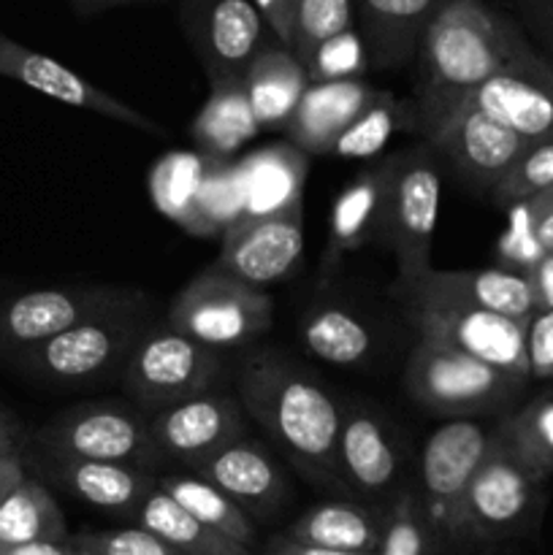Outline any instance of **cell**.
<instances>
[{"label":"cell","instance_id":"obj_4","mask_svg":"<svg viewBox=\"0 0 553 555\" xmlns=\"http://www.w3.org/2000/svg\"><path fill=\"white\" fill-rule=\"evenodd\" d=\"M524 379L453 350L417 339L404 366V388L410 399L428 415L448 421H472L477 415L513 410L526 390Z\"/></svg>","mask_w":553,"mask_h":555},{"label":"cell","instance_id":"obj_3","mask_svg":"<svg viewBox=\"0 0 553 555\" xmlns=\"http://www.w3.org/2000/svg\"><path fill=\"white\" fill-rule=\"evenodd\" d=\"M146 309L150 298L133 307L101 312L33 350L9 358L5 363L38 383L60 385V388L101 383L114 374H123L130 352L150 331Z\"/></svg>","mask_w":553,"mask_h":555},{"label":"cell","instance_id":"obj_21","mask_svg":"<svg viewBox=\"0 0 553 555\" xmlns=\"http://www.w3.org/2000/svg\"><path fill=\"white\" fill-rule=\"evenodd\" d=\"M336 475L361 496H388L399 482V444L372 406H345L336 442Z\"/></svg>","mask_w":553,"mask_h":555},{"label":"cell","instance_id":"obj_13","mask_svg":"<svg viewBox=\"0 0 553 555\" xmlns=\"http://www.w3.org/2000/svg\"><path fill=\"white\" fill-rule=\"evenodd\" d=\"M542 504V482L515 464L491 437V448L466 493V529L472 542L499 545L524 534Z\"/></svg>","mask_w":553,"mask_h":555},{"label":"cell","instance_id":"obj_39","mask_svg":"<svg viewBox=\"0 0 553 555\" xmlns=\"http://www.w3.org/2000/svg\"><path fill=\"white\" fill-rule=\"evenodd\" d=\"M352 0H298L296 22L287 49L298 63H307L318 47L352 30Z\"/></svg>","mask_w":553,"mask_h":555},{"label":"cell","instance_id":"obj_30","mask_svg":"<svg viewBox=\"0 0 553 555\" xmlns=\"http://www.w3.org/2000/svg\"><path fill=\"white\" fill-rule=\"evenodd\" d=\"M298 339L314 361L342 369L358 366L374 350V334L366 320L336 304H318L309 309L298 323Z\"/></svg>","mask_w":553,"mask_h":555},{"label":"cell","instance_id":"obj_5","mask_svg":"<svg viewBox=\"0 0 553 555\" xmlns=\"http://www.w3.org/2000/svg\"><path fill=\"white\" fill-rule=\"evenodd\" d=\"M38 453L54 459L108 461L160 475L168 464L152 439L150 417L125 401H85L57 412L36 431Z\"/></svg>","mask_w":553,"mask_h":555},{"label":"cell","instance_id":"obj_36","mask_svg":"<svg viewBox=\"0 0 553 555\" xmlns=\"http://www.w3.org/2000/svg\"><path fill=\"white\" fill-rule=\"evenodd\" d=\"M407 128H417L415 103L399 101L394 92L377 90L372 101H369V106L336 139L331 155L350 157V160L372 157L394 139V133Z\"/></svg>","mask_w":553,"mask_h":555},{"label":"cell","instance_id":"obj_9","mask_svg":"<svg viewBox=\"0 0 553 555\" xmlns=\"http://www.w3.org/2000/svg\"><path fill=\"white\" fill-rule=\"evenodd\" d=\"M144 293L119 285H65L0 298V358L20 356L101 312L133 307Z\"/></svg>","mask_w":553,"mask_h":555},{"label":"cell","instance_id":"obj_43","mask_svg":"<svg viewBox=\"0 0 553 555\" xmlns=\"http://www.w3.org/2000/svg\"><path fill=\"white\" fill-rule=\"evenodd\" d=\"M545 253L548 249L542 247L540 238H537L524 206L520 204L510 206V225L507 231L502 233L497 247L499 269L515 271V274H526V271H529Z\"/></svg>","mask_w":553,"mask_h":555},{"label":"cell","instance_id":"obj_6","mask_svg":"<svg viewBox=\"0 0 553 555\" xmlns=\"http://www.w3.org/2000/svg\"><path fill=\"white\" fill-rule=\"evenodd\" d=\"M274 320V301L260 287L206 266L171 298L166 325L211 350H233L263 336Z\"/></svg>","mask_w":553,"mask_h":555},{"label":"cell","instance_id":"obj_24","mask_svg":"<svg viewBox=\"0 0 553 555\" xmlns=\"http://www.w3.org/2000/svg\"><path fill=\"white\" fill-rule=\"evenodd\" d=\"M448 0H352L369 68H401L415 60L428 22Z\"/></svg>","mask_w":553,"mask_h":555},{"label":"cell","instance_id":"obj_29","mask_svg":"<svg viewBox=\"0 0 553 555\" xmlns=\"http://www.w3.org/2000/svg\"><path fill=\"white\" fill-rule=\"evenodd\" d=\"M385 515L356 502H320L298 515L285 534L314 547L347 553H377L383 540Z\"/></svg>","mask_w":553,"mask_h":555},{"label":"cell","instance_id":"obj_31","mask_svg":"<svg viewBox=\"0 0 553 555\" xmlns=\"http://www.w3.org/2000/svg\"><path fill=\"white\" fill-rule=\"evenodd\" d=\"M491 437L515 464L545 486L553 475V390H542L502 415Z\"/></svg>","mask_w":553,"mask_h":555},{"label":"cell","instance_id":"obj_41","mask_svg":"<svg viewBox=\"0 0 553 555\" xmlns=\"http://www.w3.org/2000/svg\"><path fill=\"white\" fill-rule=\"evenodd\" d=\"M369 68L366 49H363L361 36L356 27L342 36L331 38L323 47L312 52V57L304 63L309 85H320V81H345V79H363Z\"/></svg>","mask_w":553,"mask_h":555},{"label":"cell","instance_id":"obj_12","mask_svg":"<svg viewBox=\"0 0 553 555\" xmlns=\"http://www.w3.org/2000/svg\"><path fill=\"white\" fill-rule=\"evenodd\" d=\"M177 5L209 85L244 76L255 54L274 41L253 0H177Z\"/></svg>","mask_w":553,"mask_h":555},{"label":"cell","instance_id":"obj_32","mask_svg":"<svg viewBox=\"0 0 553 555\" xmlns=\"http://www.w3.org/2000/svg\"><path fill=\"white\" fill-rule=\"evenodd\" d=\"M65 515L52 488L27 475L0 502V545H63L68 542Z\"/></svg>","mask_w":553,"mask_h":555},{"label":"cell","instance_id":"obj_23","mask_svg":"<svg viewBox=\"0 0 553 555\" xmlns=\"http://www.w3.org/2000/svg\"><path fill=\"white\" fill-rule=\"evenodd\" d=\"M190 472L204 477L244 513L258 518L274 513L287 496V480L274 455L247 437L231 442Z\"/></svg>","mask_w":553,"mask_h":555},{"label":"cell","instance_id":"obj_53","mask_svg":"<svg viewBox=\"0 0 553 555\" xmlns=\"http://www.w3.org/2000/svg\"><path fill=\"white\" fill-rule=\"evenodd\" d=\"M65 547H68V555H92V553L81 551V547H76L74 542H65Z\"/></svg>","mask_w":553,"mask_h":555},{"label":"cell","instance_id":"obj_45","mask_svg":"<svg viewBox=\"0 0 553 555\" xmlns=\"http://www.w3.org/2000/svg\"><path fill=\"white\" fill-rule=\"evenodd\" d=\"M253 3L255 9L260 11V16H263L271 36L287 47L293 36V22H296L298 0H253Z\"/></svg>","mask_w":553,"mask_h":555},{"label":"cell","instance_id":"obj_15","mask_svg":"<svg viewBox=\"0 0 553 555\" xmlns=\"http://www.w3.org/2000/svg\"><path fill=\"white\" fill-rule=\"evenodd\" d=\"M150 428L163 459L195 469L206 459L244 437L247 412L236 396L206 390V393L155 412L150 417Z\"/></svg>","mask_w":553,"mask_h":555},{"label":"cell","instance_id":"obj_19","mask_svg":"<svg viewBox=\"0 0 553 555\" xmlns=\"http://www.w3.org/2000/svg\"><path fill=\"white\" fill-rule=\"evenodd\" d=\"M27 464H33L41 482L60 488L68 496L90 504L95 509L125 515L133 520L141 504L157 488L155 472L139 469L128 464H108V461H76L54 459V455L25 453Z\"/></svg>","mask_w":553,"mask_h":555},{"label":"cell","instance_id":"obj_11","mask_svg":"<svg viewBox=\"0 0 553 555\" xmlns=\"http://www.w3.org/2000/svg\"><path fill=\"white\" fill-rule=\"evenodd\" d=\"M428 150L432 146H415L407 155H399L385 201L380 238L396 258V280H412L432 269L442 179Z\"/></svg>","mask_w":553,"mask_h":555},{"label":"cell","instance_id":"obj_25","mask_svg":"<svg viewBox=\"0 0 553 555\" xmlns=\"http://www.w3.org/2000/svg\"><path fill=\"white\" fill-rule=\"evenodd\" d=\"M374 92L366 79L309 85L285 128L287 141L304 155H331L336 139L369 106Z\"/></svg>","mask_w":553,"mask_h":555},{"label":"cell","instance_id":"obj_46","mask_svg":"<svg viewBox=\"0 0 553 555\" xmlns=\"http://www.w3.org/2000/svg\"><path fill=\"white\" fill-rule=\"evenodd\" d=\"M524 276L531 287L535 312H540V309H553V253L542 255Z\"/></svg>","mask_w":553,"mask_h":555},{"label":"cell","instance_id":"obj_34","mask_svg":"<svg viewBox=\"0 0 553 555\" xmlns=\"http://www.w3.org/2000/svg\"><path fill=\"white\" fill-rule=\"evenodd\" d=\"M157 488L173 499L182 509H188L193 518L215 529L217 534L239 542L244 547L255 545V524L239 504L222 491H217L211 482L198 477L195 472H160L157 475Z\"/></svg>","mask_w":553,"mask_h":555},{"label":"cell","instance_id":"obj_44","mask_svg":"<svg viewBox=\"0 0 553 555\" xmlns=\"http://www.w3.org/2000/svg\"><path fill=\"white\" fill-rule=\"evenodd\" d=\"M526 361L531 379H553V309H540L526 323Z\"/></svg>","mask_w":553,"mask_h":555},{"label":"cell","instance_id":"obj_28","mask_svg":"<svg viewBox=\"0 0 553 555\" xmlns=\"http://www.w3.org/2000/svg\"><path fill=\"white\" fill-rule=\"evenodd\" d=\"M236 166L242 177L244 215H271L304 201L309 155L296 150L291 141L249 152L247 157L236 160Z\"/></svg>","mask_w":553,"mask_h":555},{"label":"cell","instance_id":"obj_14","mask_svg":"<svg viewBox=\"0 0 553 555\" xmlns=\"http://www.w3.org/2000/svg\"><path fill=\"white\" fill-rule=\"evenodd\" d=\"M304 253V201L271 215H244L220 236L217 266L247 285L285 282Z\"/></svg>","mask_w":553,"mask_h":555},{"label":"cell","instance_id":"obj_42","mask_svg":"<svg viewBox=\"0 0 553 555\" xmlns=\"http://www.w3.org/2000/svg\"><path fill=\"white\" fill-rule=\"evenodd\" d=\"M68 542H74L76 547L92 555H182L157 534L141 529V526L108 531H81V534H70Z\"/></svg>","mask_w":553,"mask_h":555},{"label":"cell","instance_id":"obj_48","mask_svg":"<svg viewBox=\"0 0 553 555\" xmlns=\"http://www.w3.org/2000/svg\"><path fill=\"white\" fill-rule=\"evenodd\" d=\"M266 555H377V553H347V551H331V547H314L304 545V542L291 540L287 534L274 537L266 545Z\"/></svg>","mask_w":553,"mask_h":555},{"label":"cell","instance_id":"obj_47","mask_svg":"<svg viewBox=\"0 0 553 555\" xmlns=\"http://www.w3.org/2000/svg\"><path fill=\"white\" fill-rule=\"evenodd\" d=\"M27 475H30V472H27L25 453H0V502H3Z\"/></svg>","mask_w":553,"mask_h":555},{"label":"cell","instance_id":"obj_54","mask_svg":"<svg viewBox=\"0 0 553 555\" xmlns=\"http://www.w3.org/2000/svg\"><path fill=\"white\" fill-rule=\"evenodd\" d=\"M9 291H11V282H9V280H3V276H0V298L9 296Z\"/></svg>","mask_w":553,"mask_h":555},{"label":"cell","instance_id":"obj_49","mask_svg":"<svg viewBox=\"0 0 553 555\" xmlns=\"http://www.w3.org/2000/svg\"><path fill=\"white\" fill-rule=\"evenodd\" d=\"M0 453H25V431L5 410H0Z\"/></svg>","mask_w":553,"mask_h":555},{"label":"cell","instance_id":"obj_40","mask_svg":"<svg viewBox=\"0 0 553 555\" xmlns=\"http://www.w3.org/2000/svg\"><path fill=\"white\" fill-rule=\"evenodd\" d=\"M553 190V141H537L491 190L499 206H515Z\"/></svg>","mask_w":553,"mask_h":555},{"label":"cell","instance_id":"obj_37","mask_svg":"<svg viewBox=\"0 0 553 555\" xmlns=\"http://www.w3.org/2000/svg\"><path fill=\"white\" fill-rule=\"evenodd\" d=\"M244 215L242 177L236 160H211L198 195V238L222 236Z\"/></svg>","mask_w":553,"mask_h":555},{"label":"cell","instance_id":"obj_7","mask_svg":"<svg viewBox=\"0 0 553 555\" xmlns=\"http://www.w3.org/2000/svg\"><path fill=\"white\" fill-rule=\"evenodd\" d=\"M220 374V350L160 325L141 336L119 379L139 410L160 412L211 390Z\"/></svg>","mask_w":553,"mask_h":555},{"label":"cell","instance_id":"obj_51","mask_svg":"<svg viewBox=\"0 0 553 555\" xmlns=\"http://www.w3.org/2000/svg\"><path fill=\"white\" fill-rule=\"evenodd\" d=\"M130 3H168V0H70V5H74V11L79 16L101 14V11L117 9V5H130Z\"/></svg>","mask_w":553,"mask_h":555},{"label":"cell","instance_id":"obj_22","mask_svg":"<svg viewBox=\"0 0 553 555\" xmlns=\"http://www.w3.org/2000/svg\"><path fill=\"white\" fill-rule=\"evenodd\" d=\"M396 160H399V155L385 157L383 163L358 173L336 195L334 206H331L329 242H325L323 263H320V280L323 282L331 280V274L339 269L345 255L356 253L363 244L372 242L374 236H380L385 201H388L390 182H394Z\"/></svg>","mask_w":553,"mask_h":555},{"label":"cell","instance_id":"obj_38","mask_svg":"<svg viewBox=\"0 0 553 555\" xmlns=\"http://www.w3.org/2000/svg\"><path fill=\"white\" fill-rule=\"evenodd\" d=\"M434 531L417 488H401L385 509L377 555H428Z\"/></svg>","mask_w":553,"mask_h":555},{"label":"cell","instance_id":"obj_8","mask_svg":"<svg viewBox=\"0 0 553 555\" xmlns=\"http://www.w3.org/2000/svg\"><path fill=\"white\" fill-rule=\"evenodd\" d=\"M491 448V431L475 421H448L426 439L421 453V499L434 534L472 542L466 493Z\"/></svg>","mask_w":553,"mask_h":555},{"label":"cell","instance_id":"obj_26","mask_svg":"<svg viewBox=\"0 0 553 555\" xmlns=\"http://www.w3.org/2000/svg\"><path fill=\"white\" fill-rule=\"evenodd\" d=\"M244 87H247L249 106H253L260 130L285 133L287 122L307 92L309 79L296 54L274 38L247 65Z\"/></svg>","mask_w":553,"mask_h":555},{"label":"cell","instance_id":"obj_18","mask_svg":"<svg viewBox=\"0 0 553 555\" xmlns=\"http://www.w3.org/2000/svg\"><path fill=\"white\" fill-rule=\"evenodd\" d=\"M461 103L488 114L529 144L553 141V65L537 52L483 81Z\"/></svg>","mask_w":553,"mask_h":555},{"label":"cell","instance_id":"obj_35","mask_svg":"<svg viewBox=\"0 0 553 555\" xmlns=\"http://www.w3.org/2000/svg\"><path fill=\"white\" fill-rule=\"evenodd\" d=\"M133 520L136 526L157 534L182 555H249V547L239 545V542L228 540V537L217 534L215 529L201 524L160 488H155L146 496Z\"/></svg>","mask_w":553,"mask_h":555},{"label":"cell","instance_id":"obj_27","mask_svg":"<svg viewBox=\"0 0 553 555\" xmlns=\"http://www.w3.org/2000/svg\"><path fill=\"white\" fill-rule=\"evenodd\" d=\"M258 133L260 125L249 106L244 76L209 85V98L190 122L195 152L211 160H233Z\"/></svg>","mask_w":553,"mask_h":555},{"label":"cell","instance_id":"obj_2","mask_svg":"<svg viewBox=\"0 0 553 555\" xmlns=\"http://www.w3.org/2000/svg\"><path fill=\"white\" fill-rule=\"evenodd\" d=\"M236 399L309 480L339 482L336 442L345 406L312 372L271 350L255 352L239 369Z\"/></svg>","mask_w":553,"mask_h":555},{"label":"cell","instance_id":"obj_16","mask_svg":"<svg viewBox=\"0 0 553 555\" xmlns=\"http://www.w3.org/2000/svg\"><path fill=\"white\" fill-rule=\"evenodd\" d=\"M0 76L20 81V85L30 87V90L41 92L47 98H54V101L65 103V106L85 108V112L98 114V117L114 119V122L125 125V128L163 135L160 125L155 119L136 112L128 103L117 101L106 90H98L92 81L65 68L57 60L47 57V54L36 52V49L22 47L20 41L5 36L3 30H0Z\"/></svg>","mask_w":553,"mask_h":555},{"label":"cell","instance_id":"obj_50","mask_svg":"<svg viewBox=\"0 0 553 555\" xmlns=\"http://www.w3.org/2000/svg\"><path fill=\"white\" fill-rule=\"evenodd\" d=\"M524 14L553 43V0H524Z\"/></svg>","mask_w":553,"mask_h":555},{"label":"cell","instance_id":"obj_20","mask_svg":"<svg viewBox=\"0 0 553 555\" xmlns=\"http://www.w3.org/2000/svg\"><path fill=\"white\" fill-rule=\"evenodd\" d=\"M428 146L448 155L472 182L493 190L499 179L515 166V160L529 150V141L488 114L477 112L470 103H461L428 135Z\"/></svg>","mask_w":553,"mask_h":555},{"label":"cell","instance_id":"obj_17","mask_svg":"<svg viewBox=\"0 0 553 555\" xmlns=\"http://www.w3.org/2000/svg\"><path fill=\"white\" fill-rule=\"evenodd\" d=\"M388 293L394 301L417 298V301H437L450 307L488 309L520 323H529L535 314V298L526 276L499 266L461 271H442L432 266L412 280H396Z\"/></svg>","mask_w":553,"mask_h":555},{"label":"cell","instance_id":"obj_33","mask_svg":"<svg viewBox=\"0 0 553 555\" xmlns=\"http://www.w3.org/2000/svg\"><path fill=\"white\" fill-rule=\"evenodd\" d=\"M209 157L198 152H168L146 173V190L166 220L177 222L190 236L198 233V195Z\"/></svg>","mask_w":553,"mask_h":555},{"label":"cell","instance_id":"obj_10","mask_svg":"<svg viewBox=\"0 0 553 555\" xmlns=\"http://www.w3.org/2000/svg\"><path fill=\"white\" fill-rule=\"evenodd\" d=\"M401 318L412 325L417 339L453 347L502 374L529 383L526 361V323L488 309L450 307L417 298H396Z\"/></svg>","mask_w":553,"mask_h":555},{"label":"cell","instance_id":"obj_1","mask_svg":"<svg viewBox=\"0 0 553 555\" xmlns=\"http://www.w3.org/2000/svg\"><path fill=\"white\" fill-rule=\"evenodd\" d=\"M529 54L531 43L502 11L486 0H448L415 52L417 128L428 139L472 90Z\"/></svg>","mask_w":553,"mask_h":555},{"label":"cell","instance_id":"obj_52","mask_svg":"<svg viewBox=\"0 0 553 555\" xmlns=\"http://www.w3.org/2000/svg\"><path fill=\"white\" fill-rule=\"evenodd\" d=\"M0 555H68V547L49 545V542H38V545H0Z\"/></svg>","mask_w":553,"mask_h":555}]
</instances>
